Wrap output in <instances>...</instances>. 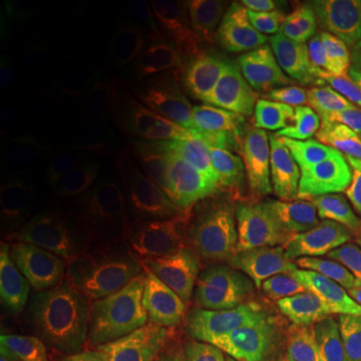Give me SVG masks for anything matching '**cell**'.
Here are the masks:
<instances>
[{
    "mask_svg": "<svg viewBox=\"0 0 361 361\" xmlns=\"http://www.w3.org/2000/svg\"><path fill=\"white\" fill-rule=\"evenodd\" d=\"M340 171L343 174H350V176H356V178H361V141L358 144V147H356V151L353 152V156L343 164V168Z\"/></svg>",
    "mask_w": 361,
    "mask_h": 361,
    "instance_id": "obj_24",
    "label": "cell"
},
{
    "mask_svg": "<svg viewBox=\"0 0 361 361\" xmlns=\"http://www.w3.org/2000/svg\"><path fill=\"white\" fill-rule=\"evenodd\" d=\"M310 7L329 61L338 71H355L361 56V0H318Z\"/></svg>",
    "mask_w": 361,
    "mask_h": 361,
    "instance_id": "obj_13",
    "label": "cell"
},
{
    "mask_svg": "<svg viewBox=\"0 0 361 361\" xmlns=\"http://www.w3.org/2000/svg\"><path fill=\"white\" fill-rule=\"evenodd\" d=\"M218 11L229 30L234 32L239 40H243L247 47H251V51L258 56L263 64L273 62L266 52V44L251 7H247L245 2H239V0H219Z\"/></svg>",
    "mask_w": 361,
    "mask_h": 361,
    "instance_id": "obj_20",
    "label": "cell"
},
{
    "mask_svg": "<svg viewBox=\"0 0 361 361\" xmlns=\"http://www.w3.org/2000/svg\"><path fill=\"white\" fill-rule=\"evenodd\" d=\"M252 13L266 47L306 90L326 94L338 71L329 61L316 34L310 2L255 0Z\"/></svg>",
    "mask_w": 361,
    "mask_h": 361,
    "instance_id": "obj_4",
    "label": "cell"
},
{
    "mask_svg": "<svg viewBox=\"0 0 361 361\" xmlns=\"http://www.w3.org/2000/svg\"><path fill=\"white\" fill-rule=\"evenodd\" d=\"M311 152L341 169L361 141V92L331 89L316 102L305 124Z\"/></svg>",
    "mask_w": 361,
    "mask_h": 361,
    "instance_id": "obj_7",
    "label": "cell"
},
{
    "mask_svg": "<svg viewBox=\"0 0 361 361\" xmlns=\"http://www.w3.org/2000/svg\"><path fill=\"white\" fill-rule=\"evenodd\" d=\"M24 130V123H22L20 112L12 106L11 101L2 102V116H0V144L6 149L17 142Z\"/></svg>",
    "mask_w": 361,
    "mask_h": 361,
    "instance_id": "obj_23",
    "label": "cell"
},
{
    "mask_svg": "<svg viewBox=\"0 0 361 361\" xmlns=\"http://www.w3.org/2000/svg\"><path fill=\"white\" fill-rule=\"evenodd\" d=\"M135 269L137 261L126 256H107L90 263L79 281L80 303L87 311H92L104 296L133 276Z\"/></svg>",
    "mask_w": 361,
    "mask_h": 361,
    "instance_id": "obj_19",
    "label": "cell"
},
{
    "mask_svg": "<svg viewBox=\"0 0 361 361\" xmlns=\"http://www.w3.org/2000/svg\"><path fill=\"white\" fill-rule=\"evenodd\" d=\"M75 250L74 241L59 229H20L7 241V268L17 278L37 276L61 268L72 258Z\"/></svg>",
    "mask_w": 361,
    "mask_h": 361,
    "instance_id": "obj_14",
    "label": "cell"
},
{
    "mask_svg": "<svg viewBox=\"0 0 361 361\" xmlns=\"http://www.w3.org/2000/svg\"><path fill=\"white\" fill-rule=\"evenodd\" d=\"M324 229L318 216L306 213L291 202L268 194L263 204L252 213L238 233L250 236H286Z\"/></svg>",
    "mask_w": 361,
    "mask_h": 361,
    "instance_id": "obj_18",
    "label": "cell"
},
{
    "mask_svg": "<svg viewBox=\"0 0 361 361\" xmlns=\"http://www.w3.org/2000/svg\"><path fill=\"white\" fill-rule=\"evenodd\" d=\"M59 329L57 311L32 296L13 300L0 316L2 361H45Z\"/></svg>",
    "mask_w": 361,
    "mask_h": 361,
    "instance_id": "obj_8",
    "label": "cell"
},
{
    "mask_svg": "<svg viewBox=\"0 0 361 361\" xmlns=\"http://www.w3.org/2000/svg\"><path fill=\"white\" fill-rule=\"evenodd\" d=\"M206 319L214 358L221 361H298L310 355L276 319L239 290L218 266L204 271Z\"/></svg>",
    "mask_w": 361,
    "mask_h": 361,
    "instance_id": "obj_1",
    "label": "cell"
},
{
    "mask_svg": "<svg viewBox=\"0 0 361 361\" xmlns=\"http://www.w3.org/2000/svg\"><path fill=\"white\" fill-rule=\"evenodd\" d=\"M268 194L236 171L218 166L211 178L207 209L216 223L238 233L252 213L263 204Z\"/></svg>",
    "mask_w": 361,
    "mask_h": 361,
    "instance_id": "obj_15",
    "label": "cell"
},
{
    "mask_svg": "<svg viewBox=\"0 0 361 361\" xmlns=\"http://www.w3.org/2000/svg\"><path fill=\"white\" fill-rule=\"evenodd\" d=\"M239 72L241 66L231 45L219 39H207L197 45L189 61L188 96L200 109L213 107L233 92Z\"/></svg>",
    "mask_w": 361,
    "mask_h": 361,
    "instance_id": "obj_12",
    "label": "cell"
},
{
    "mask_svg": "<svg viewBox=\"0 0 361 361\" xmlns=\"http://www.w3.org/2000/svg\"><path fill=\"white\" fill-rule=\"evenodd\" d=\"M183 214L168 206H137L123 221L124 245L130 250H168L183 234Z\"/></svg>",
    "mask_w": 361,
    "mask_h": 361,
    "instance_id": "obj_17",
    "label": "cell"
},
{
    "mask_svg": "<svg viewBox=\"0 0 361 361\" xmlns=\"http://www.w3.org/2000/svg\"><path fill=\"white\" fill-rule=\"evenodd\" d=\"M278 250V283L269 314L293 343L303 350H313L333 335L361 323V306L284 252L279 245Z\"/></svg>",
    "mask_w": 361,
    "mask_h": 361,
    "instance_id": "obj_2",
    "label": "cell"
},
{
    "mask_svg": "<svg viewBox=\"0 0 361 361\" xmlns=\"http://www.w3.org/2000/svg\"><path fill=\"white\" fill-rule=\"evenodd\" d=\"M228 159L255 186L319 216L323 178L290 133L278 129L252 134L229 152Z\"/></svg>",
    "mask_w": 361,
    "mask_h": 361,
    "instance_id": "obj_3",
    "label": "cell"
},
{
    "mask_svg": "<svg viewBox=\"0 0 361 361\" xmlns=\"http://www.w3.org/2000/svg\"><path fill=\"white\" fill-rule=\"evenodd\" d=\"M298 361H316V348H313L310 351V355H306L305 358L298 360Z\"/></svg>",
    "mask_w": 361,
    "mask_h": 361,
    "instance_id": "obj_27",
    "label": "cell"
},
{
    "mask_svg": "<svg viewBox=\"0 0 361 361\" xmlns=\"http://www.w3.org/2000/svg\"><path fill=\"white\" fill-rule=\"evenodd\" d=\"M360 66H361V56H360Z\"/></svg>",
    "mask_w": 361,
    "mask_h": 361,
    "instance_id": "obj_28",
    "label": "cell"
},
{
    "mask_svg": "<svg viewBox=\"0 0 361 361\" xmlns=\"http://www.w3.org/2000/svg\"><path fill=\"white\" fill-rule=\"evenodd\" d=\"M196 149L180 135H164L147 147L139 184L154 197H176L191 186L196 173Z\"/></svg>",
    "mask_w": 361,
    "mask_h": 361,
    "instance_id": "obj_11",
    "label": "cell"
},
{
    "mask_svg": "<svg viewBox=\"0 0 361 361\" xmlns=\"http://www.w3.org/2000/svg\"><path fill=\"white\" fill-rule=\"evenodd\" d=\"M323 228L350 243L361 245V178L350 174L324 176L322 180Z\"/></svg>",
    "mask_w": 361,
    "mask_h": 361,
    "instance_id": "obj_16",
    "label": "cell"
},
{
    "mask_svg": "<svg viewBox=\"0 0 361 361\" xmlns=\"http://www.w3.org/2000/svg\"><path fill=\"white\" fill-rule=\"evenodd\" d=\"M56 361H109V360H106L101 355L90 353V351H72V353L61 356V358Z\"/></svg>",
    "mask_w": 361,
    "mask_h": 361,
    "instance_id": "obj_26",
    "label": "cell"
},
{
    "mask_svg": "<svg viewBox=\"0 0 361 361\" xmlns=\"http://www.w3.org/2000/svg\"><path fill=\"white\" fill-rule=\"evenodd\" d=\"M361 324V323H360ZM360 324L328 338L326 350L316 346V361H361V328Z\"/></svg>",
    "mask_w": 361,
    "mask_h": 361,
    "instance_id": "obj_21",
    "label": "cell"
},
{
    "mask_svg": "<svg viewBox=\"0 0 361 361\" xmlns=\"http://www.w3.org/2000/svg\"><path fill=\"white\" fill-rule=\"evenodd\" d=\"M124 361H216L206 316L189 301L161 305L124 338Z\"/></svg>",
    "mask_w": 361,
    "mask_h": 361,
    "instance_id": "obj_5",
    "label": "cell"
},
{
    "mask_svg": "<svg viewBox=\"0 0 361 361\" xmlns=\"http://www.w3.org/2000/svg\"><path fill=\"white\" fill-rule=\"evenodd\" d=\"M350 258L355 281L361 290V245H350Z\"/></svg>",
    "mask_w": 361,
    "mask_h": 361,
    "instance_id": "obj_25",
    "label": "cell"
},
{
    "mask_svg": "<svg viewBox=\"0 0 361 361\" xmlns=\"http://www.w3.org/2000/svg\"><path fill=\"white\" fill-rule=\"evenodd\" d=\"M169 281L166 269H144L134 273L99 301L90 319L99 328L134 326L156 310Z\"/></svg>",
    "mask_w": 361,
    "mask_h": 361,
    "instance_id": "obj_10",
    "label": "cell"
},
{
    "mask_svg": "<svg viewBox=\"0 0 361 361\" xmlns=\"http://www.w3.org/2000/svg\"><path fill=\"white\" fill-rule=\"evenodd\" d=\"M144 129L142 123H139L137 119L130 116H112L109 119V124L106 128H102V142L112 156L119 157H134L135 152L130 147V144L126 141V133H134V130Z\"/></svg>",
    "mask_w": 361,
    "mask_h": 361,
    "instance_id": "obj_22",
    "label": "cell"
},
{
    "mask_svg": "<svg viewBox=\"0 0 361 361\" xmlns=\"http://www.w3.org/2000/svg\"><path fill=\"white\" fill-rule=\"evenodd\" d=\"M284 252L301 261L343 296L361 306V290L351 269L350 243L329 229L276 236Z\"/></svg>",
    "mask_w": 361,
    "mask_h": 361,
    "instance_id": "obj_9",
    "label": "cell"
},
{
    "mask_svg": "<svg viewBox=\"0 0 361 361\" xmlns=\"http://www.w3.org/2000/svg\"><path fill=\"white\" fill-rule=\"evenodd\" d=\"M306 89L276 62L261 64L228 96L226 116L234 129L251 128L305 111Z\"/></svg>",
    "mask_w": 361,
    "mask_h": 361,
    "instance_id": "obj_6",
    "label": "cell"
}]
</instances>
